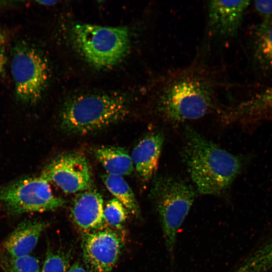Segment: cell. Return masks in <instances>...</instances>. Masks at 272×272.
<instances>
[{
  "label": "cell",
  "instance_id": "10",
  "mask_svg": "<svg viewBox=\"0 0 272 272\" xmlns=\"http://www.w3.org/2000/svg\"><path fill=\"white\" fill-rule=\"evenodd\" d=\"M249 1H211L207 5V28L211 36L229 39L236 35Z\"/></svg>",
  "mask_w": 272,
  "mask_h": 272
},
{
  "label": "cell",
  "instance_id": "24",
  "mask_svg": "<svg viewBox=\"0 0 272 272\" xmlns=\"http://www.w3.org/2000/svg\"><path fill=\"white\" fill-rule=\"evenodd\" d=\"M7 38V36L6 32L3 29L0 28V48L4 47Z\"/></svg>",
  "mask_w": 272,
  "mask_h": 272
},
{
  "label": "cell",
  "instance_id": "11",
  "mask_svg": "<svg viewBox=\"0 0 272 272\" xmlns=\"http://www.w3.org/2000/svg\"><path fill=\"white\" fill-rule=\"evenodd\" d=\"M71 217L83 234L105 229L101 195L92 189L79 192L72 205Z\"/></svg>",
  "mask_w": 272,
  "mask_h": 272
},
{
  "label": "cell",
  "instance_id": "14",
  "mask_svg": "<svg viewBox=\"0 0 272 272\" xmlns=\"http://www.w3.org/2000/svg\"><path fill=\"white\" fill-rule=\"evenodd\" d=\"M272 113V86L261 93L227 109L222 116L228 121L258 120Z\"/></svg>",
  "mask_w": 272,
  "mask_h": 272
},
{
  "label": "cell",
  "instance_id": "21",
  "mask_svg": "<svg viewBox=\"0 0 272 272\" xmlns=\"http://www.w3.org/2000/svg\"><path fill=\"white\" fill-rule=\"evenodd\" d=\"M256 10L266 18H272V1H257L254 2Z\"/></svg>",
  "mask_w": 272,
  "mask_h": 272
},
{
  "label": "cell",
  "instance_id": "19",
  "mask_svg": "<svg viewBox=\"0 0 272 272\" xmlns=\"http://www.w3.org/2000/svg\"><path fill=\"white\" fill-rule=\"evenodd\" d=\"M128 211L116 198L108 200L104 207V217L106 223L121 230L127 218Z\"/></svg>",
  "mask_w": 272,
  "mask_h": 272
},
{
  "label": "cell",
  "instance_id": "15",
  "mask_svg": "<svg viewBox=\"0 0 272 272\" xmlns=\"http://www.w3.org/2000/svg\"><path fill=\"white\" fill-rule=\"evenodd\" d=\"M253 55L262 70L272 72V18H266L254 29L252 37Z\"/></svg>",
  "mask_w": 272,
  "mask_h": 272
},
{
  "label": "cell",
  "instance_id": "22",
  "mask_svg": "<svg viewBox=\"0 0 272 272\" xmlns=\"http://www.w3.org/2000/svg\"><path fill=\"white\" fill-rule=\"evenodd\" d=\"M7 57L5 47L0 48V77L5 73Z\"/></svg>",
  "mask_w": 272,
  "mask_h": 272
},
{
  "label": "cell",
  "instance_id": "20",
  "mask_svg": "<svg viewBox=\"0 0 272 272\" xmlns=\"http://www.w3.org/2000/svg\"><path fill=\"white\" fill-rule=\"evenodd\" d=\"M8 272H41L39 261L35 257L27 255L6 259L2 264Z\"/></svg>",
  "mask_w": 272,
  "mask_h": 272
},
{
  "label": "cell",
  "instance_id": "6",
  "mask_svg": "<svg viewBox=\"0 0 272 272\" xmlns=\"http://www.w3.org/2000/svg\"><path fill=\"white\" fill-rule=\"evenodd\" d=\"M11 71L16 98L31 105L42 97L50 78L48 61L32 41L17 40L12 48Z\"/></svg>",
  "mask_w": 272,
  "mask_h": 272
},
{
  "label": "cell",
  "instance_id": "8",
  "mask_svg": "<svg viewBox=\"0 0 272 272\" xmlns=\"http://www.w3.org/2000/svg\"><path fill=\"white\" fill-rule=\"evenodd\" d=\"M41 175L67 193L91 189L93 183L88 161L82 155L75 153L57 156L44 167Z\"/></svg>",
  "mask_w": 272,
  "mask_h": 272
},
{
  "label": "cell",
  "instance_id": "5",
  "mask_svg": "<svg viewBox=\"0 0 272 272\" xmlns=\"http://www.w3.org/2000/svg\"><path fill=\"white\" fill-rule=\"evenodd\" d=\"M72 33L78 51L97 68L115 66L123 59L129 48V32L124 26L77 24L73 26Z\"/></svg>",
  "mask_w": 272,
  "mask_h": 272
},
{
  "label": "cell",
  "instance_id": "17",
  "mask_svg": "<svg viewBox=\"0 0 272 272\" xmlns=\"http://www.w3.org/2000/svg\"><path fill=\"white\" fill-rule=\"evenodd\" d=\"M102 179L109 192L137 218L141 216V209L130 186L121 176L106 173Z\"/></svg>",
  "mask_w": 272,
  "mask_h": 272
},
{
  "label": "cell",
  "instance_id": "23",
  "mask_svg": "<svg viewBox=\"0 0 272 272\" xmlns=\"http://www.w3.org/2000/svg\"><path fill=\"white\" fill-rule=\"evenodd\" d=\"M67 272H89L80 262H76L70 266Z\"/></svg>",
  "mask_w": 272,
  "mask_h": 272
},
{
  "label": "cell",
  "instance_id": "2",
  "mask_svg": "<svg viewBox=\"0 0 272 272\" xmlns=\"http://www.w3.org/2000/svg\"><path fill=\"white\" fill-rule=\"evenodd\" d=\"M182 157L196 190L221 196L230 188L243 166L242 158L221 148L186 126Z\"/></svg>",
  "mask_w": 272,
  "mask_h": 272
},
{
  "label": "cell",
  "instance_id": "4",
  "mask_svg": "<svg viewBox=\"0 0 272 272\" xmlns=\"http://www.w3.org/2000/svg\"><path fill=\"white\" fill-rule=\"evenodd\" d=\"M196 193L192 185L180 178L162 175L155 180L151 198L171 263L174 262L178 231L188 214Z\"/></svg>",
  "mask_w": 272,
  "mask_h": 272
},
{
  "label": "cell",
  "instance_id": "3",
  "mask_svg": "<svg viewBox=\"0 0 272 272\" xmlns=\"http://www.w3.org/2000/svg\"><path fill=\"white\" fill-rule=\"evenodd\" d=\"M129 112V101L121 94L80 95L63 106L59 116L60 127L71 134H89L121 121Z\"/></svg>",
  "mask_w": 272,
  "mask_h": 272
},
{
  "label": "cell",
  "instance_id": "18",
  "mask_svg": "<svg viewBox=\"0 0 272 272\" xmlns=\"http://www.w3.org/2000/svg\"><path fill=\"white\" fill-rule=\"evenodd\" d=\"M71 254L69 250H54L48 246L41 272H67Z\"/></svg>",
  "mask_w": 272,
  "mask_h": 272
},
{
  "label": "cell",
  "instance_id": "25",
  "mask_svg": "<svg viewBox=\"0 0 272 272\" xmlns=\"http://www.w3.org/2000/svg\"><path fill=\"white\" fill-rule=\"evenodd\" d=\"M40 5H43L45 6H51L55 4L56 3L55 1H38L36 2Z\"/></svg>",
  "mask_w": 272,
  "mask_h": 272
},
{
  "label": "cell",
  "instance_id": "7",
  "mask_svg": "<svg viewBox=\"0 0 272 272\" xmlns=\"http://www.w3.org/2000/svg\"><path fill=\"white\" fill-rule=\"evenodd\" d=\"M65 202L53 194L49 181L41 175L22 178L0 186V206L12 216L53 211Z\"/></svg>",
  "mask_w": 272,
  "mask_h": 272
},
{
  "label": "cell",
  "instance_id": "13",
  "mask_svg": "<svg viewBox=\"0 0 272 272\" xmlns=\"http://www.w3.org/2000/svg\"><path fill=\"white\" fill-rule=\"evenodd\" d=\"M47 226L46 222L37 220L21 222L5 240V249L11 257L28 255Z\"/></svg>",
  "mask_w": 272,
  "mask_h": 272
},
{
  "label": "cell",
  "instance_id": "1",
  "mask_svg": "<svg viewBox=\"0 0 272 272\" xmlns=\"http://www.w3.org/2000/svg\"><path fill=\"white\" fill-rule=\"evenodd\" d=\"M223 72L197 59L183 67L162 73L150 88L152 111L165 122L200 119L216 110L224 88Z\"/></svg>",
  "mask_w": 272,
  "mask_h": 272
},
{
  "label": "cell",
  "instance_id": "9",
  "mask_svg": "<svg viewBox=\"0 0 272 272\" xmlns=\"http://www.w3.org/2000/svg\"><path fill=\"white\" fill-rule=\"evenodd\" d=\"M122 246L120 236L114 231L103 229L83 234V260L89 272H111Z\"/></svg>",
  "mask_w": 272,
  "mask_h": 272
},
{
  "label": "cell",
  "instance_id": "12",
  "mask_svg": "<svg viewBox=\"0 0 272 272\" xmlns=\"http://www.w3.org/2000/svg\"><path fill=\"white\" fill-rule=\"evenodd\" d=\"M164 141L163 133L155 131L143 137L132 151L134 168L144 181L150 180L156 172Z\"/></svg>",
  "mask_w": 272,
  "mask_h": 272
},
{
  "label": "cell",
  "instance_id": "16",
  "mask_svg": "<svg viewBox=\"0 0 272 272\" xmlns=\"http://www.w3.org/2000/svg\"><path fill=\"white\" fill-rule=\"evenodd\" d=\"M94 153L107 174L122 176L130 174L134 169L130 155L121 147L102 146Z\"/></svg>",
  "mask_w": 272,
  "mask_h": 272
}]
</instances>
